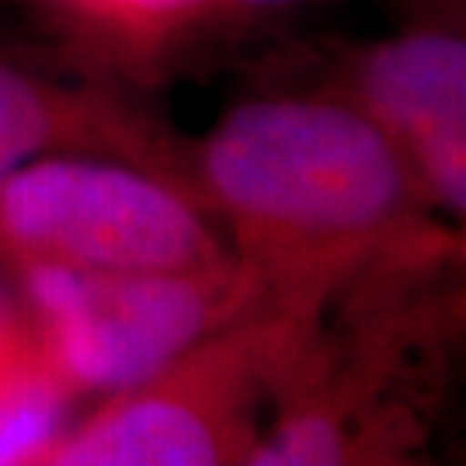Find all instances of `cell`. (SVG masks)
<instances>
[{
  "label": "cell",
  "instance_id": "cell-4",
  "mask_svg": "<svg viewBox=\"0 0 466 466\" xmlns=\"http://www.w3.org/2000/svg\"><path fill=\"white\" fill-rule=\"evenodd\" d=\"M198 194L106 155H43L0 182V260L198 269L233 260Z\"/></svg>",
  "mask_w": 466,
  "mask_h": 466
},
{
  "label": "cell",
  "instance_id": "cell-2",
  "mask_svg": "<svg viewBox=\"0 0 466 466\" xmlns=\"http://www.w3.org/2000/svg\"><path fill=\"white\" fill-rule=\"evenodd\" d=\"M9 267L43 354L82 400L143 385L209 333L267 306L258 276L239 258L148 273L52 260Z\"/></svg>",
  "mask_w": 466,
  "mask_h": 466
},
{
  "label": "cell",
  "instance_id": "cell-6",
  "mask_svg": "<svg viewBox=\"0 0 466 466\" xmlns=\"http://www.w3.org/2000/svg\"><path fill=\"white\" fill-rule=\"evenodd\" d=\"M106 155L198 191L191 148L106 91L0 61V182L43 155ZM203 200V198H200Z\"/></svg>",
  "mask_w": 466,
  "mask_h": 466
},
{
  "label": "cell",
  "instance_id": "cell-7",
  "mask_svg": "<svg viewBox=\"0 0 466 466\" xmlns=\"http://www.w3.org/2000/svg\"><path fill=\"white\" fill-rule=\"evenodd\" d=\"M79 400L40 342L6 367L0 372V466H43L76 421Z\"/></svg>",
  "mask_w": 466,
  "mask_h": 466
},
{
  "label": "cell",
  "instance_id": "cell-1",
  "mask_svg": "<svg viewBox=\"0 0 466 466\" xmlns=\"http://www.w3.org/2000/svg\"><path fill=\"white\" fill-rule=\"evenodd\" d=\"M191 170L288 319L319 321L376 267L454 251L397 146L337 95L242 100L191 148Z\"/></svg>",
  "mask_w": 466,
  "mask_h": 466
},
{
  "label": "cell",
  "instance_id": "cell-8",
  "mask_svg": "<svg viewBox=\"0 0 466 466\" xmlns=\"http://www.w3.org/2000/svg\"><path fill=\"white\" fill-rule=\"evenodd\" d=\"M36 342L40 339H36L25 306H15L0 288V372L22 360L27 351H34Z\"/></svg>",
  "mask_w": 466,
  "mask_h": 466
},
{
  "label": "cell",
  "instance_id": "cell-5",
  "mask_svg": "<svg viewBox=\"0 0 466 466\" xmlns=\"http://www.w3.org/2000/svg\"><path fill=\"white\" fill-rule=\"evenodd\" d=\"M403 155L433 209L466 212V40L431 18L354 52L346 91Z\"/></svg>",
  "mask_w": 466,
  "mask_h": 466
},
{
  "label": "cell",
  "instance_id": "cell-3",
  "mask_svg": "<svg viewBox=\"0 0 466 466\" xmlns=\"http://www.w3.org/2000/svg\"><path fill=\"white\" fill-rule=\"evenodd\" d=\"M309 324L258 306L143 385L76 418L46 466L248 463L282 372Z\"/></svg>",
  "mask_w": 466,
  "mask_h": 466
},
{
  "label": "cell",
  "instance_id": "cell-9",
  "mask_svg": "<svg viewBox=\"0 0 466 466\" xmlns=\"http://www.w3.org/2000/svg\"><path fill=\"white\" fill-rule=\"evenodd\" d=\"M309 4V0H225V22H246V18H267Z\"/></svg>",
  "mask_w": 466,
  "mask_h": 466
}]
</instances>
